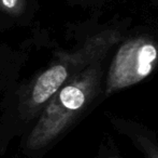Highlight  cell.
<instances>
[{
    "mask_svg": "<svg viewBox=\"0 0 158 158\" xmlns=\"http://www.w3.org/2000/svg\"><path fill=\"white\" fill-rule=\"evenodd\" d=\"M101 77L102 67L98 61L64 84L44 106L28 138V147H43L66 130L97 95Z\"/></svg>",
    "mask_w": 158,
    "mask_h": 158,
    "instance_id": "obj_2",
    "label": "cell"
},
{
    "mask_svg": "<svg viewBox=\"0 0 158 158\" xmlns=\"http://www.w3.org/2000/svg\"><path fill=\"white\" fill-rule=\"evenodd\" d=\"M158 62V47L146 37L128 39L117 50L106 82L104 94L133 86L145 79Z\"/></svg>",
    "mask_w": 158,
    "mask_h": 158,
    "instance_id": "obj_3",
    "label": "cell"
},
{
    "mask_svg": "<svg viewBox=\"0 0 158 158\" xmlns=\"http://www.w3.org/2000/svg\"><path fill=\"white\" fill-rule=\"evenodd\" d=\"M101 158H123V157L121 156L118 151L114 147V145H112V146H108L103 151Z\"/></svg>",
    "mask_w": 158,
    "mask_h": 158,
    "instance_id": "obj_6",
    "label": "cell"
},
{
    "mask_svg": "<svg viewBox=\"0 0 158 158\" xmlns=\"http://www.w3.org/2000/svg\"><path fill=\"white\" fill-rule=\"evenodd\" d=\"M26 8L25 0H0V10L12 16H19Z\"/></svg>",
    "mask_w": 158,
    "mask_h": 158,
    "instance_id": "obj_5",
    "label": "cell"
},
{
    "mask_svg": "<svg viewBox=\"0 0 158 158\" xmlns=\"http://www.w3.org/2000/svg\"><path fill=\"white\" fill-rule=\"evenodd\" d=\"M119 39L121 34L117 30H104L89 37L77 50L57 52L48 67L33 80L24 94L22 112L26 117L37 114L69 80L89 65L101 61Z\"/></svg>",
    "mask_w": 158,
    "mask_h": 158,
    "instance_id": "obj_1",
    "label": "cell"
},
{
    "mask_svg": "<svg viewBox=\"0 0 158 158\" xmlns=\"http://www.w3.org/2000/svg\"><path fill=\"white\" fill-rule=\"evenodd\" d=\"M113 124L116 130L130 140L145 158H158V141L151 130L142 124L123 119H114Z\"/></svg>",
    "mask_w": 158,
    "mask_h": 158,
    "instance_id": "obj_4",
    "label": "cell"
}]
</instances>
